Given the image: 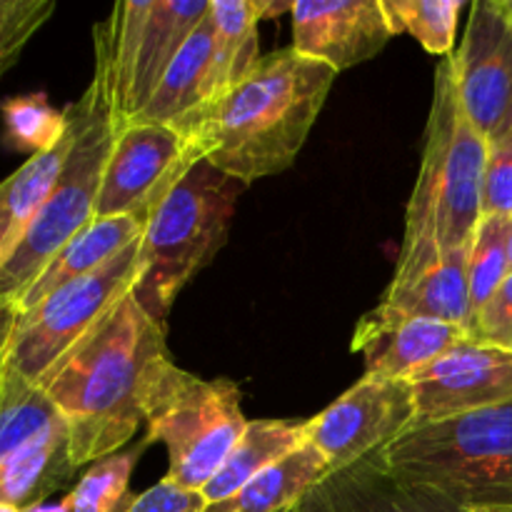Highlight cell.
Instances as JSON below:
<instances>
[{"label":"cell","instance_id":"obj_26","mask_svg":"<svg viewBox=\"0 0 512 512\" xmlns=\"http://www.w3.org/2000/svg\"><path fill=\"white\" fill-rule=\"evenodd\" d=\"M393 35L408 33L428 53L453 55L455 28L463 10L460 0H380Z\"/></svg>","mask_w":512,"mask_h":512},{"label":"cell","instance_id":"obj_9","mask_svg":"<svg viewBox=\"0 0 512 512\" xmlns=\"http://www.w3.org/2000/svg\"><path fill=\"white\" fill-rule=\"evenodd\" d=\"M208 10L210 0H125L115 5L105 28L120 123H133L148 108Z\"/></svg>","mask_w":512,"mask_h":512},{"label":"cell","instance_id":"obj_11","mask_svg":"<svg viewBox=\"0 0 512 512\" xmlns=\"http://www.w3.org/2000/svg\"><path fill=\"white\" fill-rule=\"evenodd\" d=\"M195 160L185 135L173 125H120L105 165L95 218L133 215L145 225Z\"/></svg>","mask_w":512,"mask_h":512},{"label":"cell","instance_id":"obj_19","mask_svg":"<svg viewBox=\"0 0 512 512\" xmlns=\"http://www.w3.org/2000/svg\"><path fill=\"white\" fill-rule=\"evenodd\" d=\"M145 225L133 215H110V218H95L88 228L80 230L43 270L38 278L18 295L13 303V315H23L43 303L48 295L60 290L73 280L85 278L103 268L110 258L140 240Z\"/></svg>","mask_w":512,"mask_h":512},{"label":"cell","instance_id":"obj_16","mask_svg":"<svg viewBox=\"0 0 512 512\" xmlns=\"http://www.w3.org/2000/svg\"><path fill=\"white\" fill-rule=\"evenodd\" d=\"M465 340L470 335L460 325L400 313L378 303L355 325L350 350L363 355L365 375L408 380Z\"/></svg>","mask_w":512,"mask_h":512},{"label":"cell","instance_id":"obj_15","mask_svg":"<svg viewBox=\"0 0 512 512\" xmlns=\"http://www.w3.org/2000/svg\"><path fill=\"white\" fill-rule=\"evenodd\" d=\"M300 512H473L440 490L390 468L383 450L348 468L330 470Z\"/></svg>","mask_w":512,"mask_h":512},{"label":"cell","instance_id":"obj_29","mask_svg":"<svg viewBox=\"0 0 512 512\" xmlns=\"http://www.w3.org/2000/svg\"><path fill=\"white\" fill-rule=\"evenodd\" d=\"M140 450L115 453L110 458L90 465L70 490V510L73 512H125L133 503L130 495V475Z\"/></svg>","mask_w":512,"mask_h":512},{"label":"cell","instance_id":"obj_24","mask_svg":"<svg viewBox=\"0 0 512 512\" xmlns=\"http://www.w3.org/2000/svg\"><path fill=\"white\" fill-rule=\"evenodd\" d=\"M60 420L58 408L40 385L0 370V460L23 450Z\"/></svg>","mask_w":512,"mask_h":512},{"label":"cell","instance_id":"obj_30","mask_svg":"<svg viewBox=\"0 0 512 512\" xmlns=\"http://www.w3.org/2000/svg\"><path fill=\"white\" fill-rule=\"evenodd\" d=\"M53 10V0H0V78Z\"/></svg>","mask_w":512,"mask_h":512},{"label":"cell","instance_id":"obj_5","mask_svg":"<svg viewBox=\"0 0 512 512\" xmlns=\"http://www.w3.org/2000/svg\"><path fill=\"white\" fill-rule=\"evenodd\" d=\"M243 188L208 160H195L148 218L130 295L160 325L180 290L223 248Z\"/></svg>","mask_w":512,"mask_h":512},{"label":"cell","instance_id":"obj_36","mask_svg":"<svg viewBox=\"0 0 512 512\" xmlns=\"http://www.w3.org/2000/svg\"><path fill=\"white\" fill-rule=\"evenodd\" d=\"M0 512H20L18 508H8V505H3V508H0Z\"/></svg>","mask_w":512,"mask_h":512},{"label":"cell","instance_id":"obj_18","mask_svg":"<svg viewBox=\"0 0 512 512\" xmlns=\"http://www.w3.org/2000/svg\"><path fill=\"white\" fill-rule=\"evenodd\" d=\"M230 85L233 78L220 53L218 35L205 15L168 68L148 108L133 123H160L180 130L210 103H215Z\"/></svg>","mask_w":512,"mask_h":512},{"label":"cell","instance_id":"obj_31","mask_svg":"<svg viewBox=\"0 0 512 512\" xmlns=\"http://www.w3.org/2000/svg\"><path fill=\"white\" fill-rule=\"evenodd\" d=\"M483 215L512 218V135L490 143L483 180Z\"/></svg>","mask_w":512,"mask_h":512},{"label":"cell","instance_id":"obj_10","mask_svg":"<svg viewBox=\"0 0 512 512\" xmlns=\"http://www.w3.org/2000/svg\"><path fill=\"white\" fill-rule=\"evenodd\" d=\"M418 423L410 380L363 375L323 413L305 423V443L320 450L330 470L370 458Z\"/></svg>","mask_w":512,"mask_h":512},{"label":"cell","instance_id":"obj_34","mask_svg":"<svg viewBox=\"0 0 512 512\" xmlns=\"http://www.w3.org/2000/svg\"><path fill=\"white\" fill-rule=\"evenodd\" d=\"M20 512H73V510H70V498L65 495L63 500H53V503L45 500V503H35L30 505V508H23Z\"/></svg>","mask_w":512,"mask_h":512},{"label":"cell","instance_id":"obj_25","mask_svg":"<svg viewBox=\"0 0 512 512\" xmlns=\"http://www.w3.org/2000/svg\"><path fill=\"white\" fill-rule=\"evenodd\" d=\"M510 240L512 218H503V215L480 218L468 260L470 323L510 275Z\"/></svg>","mask_w":512,"mask_h":512},{"label":"cell","instance_id":"obj_4","mask_svg":"<svg viewBox=\"0 0 512 512\" xmlns=\"http://www.w3.org/2000/svg\"><path fill=\"white\" fill-rule=\"evenodd\" d=\"M488 153L490 140L465 113L455 55H448L435 70L423 165L405 213V233H435L445 250L470 248L483 218Z\"/></svg>","mask_w":512,"mask_h":512},{"label":"cell","instance_id":"obj_32","mask_svg":"<svg viewBox=\"0 0 512 512\" xmlns=\"http://www.w3.org/2000/svg\"><path fill=\"white\" fill-rule=\"evenodd\" d=\"M470 340L512 350V273L470 323Z\"/></svg>","mask_w":512,"mask_h":512},{"label":"cell","instance_id":"obj_3","mask_svg":"<svg viewBox=\"0 0 512 512\" xmlns=\"http://www.w3.org/2000/svg\"><path fill=\"white\" fill-rule=\"evenodd\" d=\"M93 80L75 103L68 105L73 120V145L63 170L25 233L23 243L0 265V308H13L18 295L33 283L40 270L95 220L105 165L120 130L115 108L113 68H110L108 28L95 25Z\"/></svg>","mask_w":512,"mask_h":512},{"label":"cell","instance_id":"obj_35","mask_svg":"<svg viewBox=\"0 0 512 512\" xmlns=\"http://www.w3.org/2000/svg\"><path fill=\"white\" fill-rule=\"evenodd\" d=\"M13 310L8 308H0V360H3V353H5V343H8V335H10V328H13Z\"/></svg>","mask_w":512,"mask_h":512},{"label":"cell","instance_id":"obj_8","mask_svg":"<svg viewBox=\"0 0 512 512\" xmlns=\"http://www.w3.org/2000/svg\"><path fill=\"white\" fill-rule=\"evenodd\" d=\"M140 240L120 250L103 268L73 280L23 315H15L0 370L43 385L55 365L133 290Z\"/></svg>","mask_w":512,"mask_h":512},{"label":"cell","instance_id":"obj_39","mask_svg":"<svg viewBox=\"0 0 512 512\" xmlns=\"http://www.w3.org/2000/svg\"><path fill=\"white\" fill-rule=\"evenodd\" d=\"M508 5H510V10H512V0H508Z\"/></svg>","mask_w":512,"mask_h":512},{"label":"cell","instance_id":"obj_1","mask_svg":"<svg viewBox=\"0 0 512 512\" xmlns=\"http://www.w3.org/2000/svg\"><path fill=\"white\" fill-rule=\"evenodd\" d=\"M170 360L165 330L125 295L43 380L68 428L75 468L120 453L145 423L155 375Z\"/></svg>","mask_w":512,"mask_h":512},{"label":"cell","instance_id":"obj_7","mask_svg":"<svg viewBox=\"0 0 512 512\" xmlns=\"http://www.w3.org/2000/svg\"><path fill=\"white\" fill-rule=\"evenodd\" d=\"M248 423L230 380H203L168 360L150 385L145 443L158 440L168 448L165 478L185 490L200 493L215 478Z\"/></svg>","mask_w":512,"mask_h":512},{"label":"cell","instance_id":"obj_22","mask_svg":"<svg viewBox=\"0 0 512 512\" xmlns=\"http://www.w3.org/2000/svg\"><path fill=\"white\" fill-rule=\"evenodd\" d=\"M328 473V460L305 443L288 458L255 475L228 500L208 505L205 512H283L298 505Z\"/></svg>","mask_w":512,"mask_h":512},{"label":"cell","instance_id":"obj_14","mask_svg":"<svg viewBox=\"0 0 512 512\" xmlns=\"http://www.w3.org/2000/svg\"><path fill=\"white\" fill-rule=\"evenodd\" d=\"M468 260L470 248L445 250L433 233H405L380 305L470 330Z\"/></svg>","mask_w":512,"mask_h":512},{"label":"cell","instance_id":"obj_38","mask_svg":"<svg viewBox=\"0 0 512 512\" xmlns=\"http://www.w3.org/2000/svg\"><path fill=\"white\" fill-rule=\"evenodd\" d=\"M510 273H512V240H510Z\"/></svg>","mask_w":512,"mask_h":512},{"label":"cell","instance_id":"obj_28","mask_svg":"<svg viewBox=\"0 0 512 512\" xmlns=\"http://www.w3.org/2000/svg\"><path fill=\"white\" fill-rule=\"evenodd\" d=\"M208 18L218 35L220 53H223L233 85L258 63V20L260 3L255 0H210Z\"/></svg>","mask_w":512,"mask_h":512},{"label":"cell","instance_id":"obj_37","mask_svg":"<svg viewBox=\"0 0 512 512\" xmlns=\"http://www.w3.org/2000/svg\"><path fill=\"white\" fill-rule=\"evenodd\" d=\"M283 512H300V503H298V505H293V508H288V510H283Z\"/></svg>","mask_w":512,"mask_h":512},{"label":"cell","instance_id":"obj_20","mask_svg":"<svg viewBox=\"0 0 512 512\" xmlns=\"http://www.w3.org/2000/svg\"><path fill=\"white\" fill-rule=\"evenodd\" d=\"M68 110V108H65ZM73 145V120L53 148L35 153L15 173L0 180V265L23 243L25 233L48 200Z\"/></svg>","mask_w":512,"mask_h":512},{"label":"cell","instance_id":"obj_13","mask_svg":"<svg viewBox=\"0 0 512 512\" xmlns=\"http://www.w3.org/2000/svg\"><path fill=\"white\" fill-rule=\"evenodd\" d=\"M418 420H445L512 400V350L495 345H455L410 375Z\"/></svg>","mask_w":512,"mask_h":512},{"label":"cell","instance_id":"obj_21","mask_svg":"<svg viewBox=\"0 0 512 512\" xmlns=\"http://www.w3.org/2000/svg\"><path fill=\"white\" fill-rule=\"evenodd\" d=\"M78 468L70 463L65 420L45 430L38 440L10 458L0 460V508H30L45 503L53 493L75 478Z\"/></svg>","mask_w":512,"mask_h":512},{"label":"cell","instance_id":"obj_6","mask_svg":"<svg viewBox=\"0 0 512 512\" xmlns=\"http://www.w3.org/2000/svg\"><path fill=\"white\" fill-rule=\"evenodd\" d=\"M383 458L463 508L512 512V400L455 418L418 420Z\"/></svg>","mask_w":512,"mask_h":512},{"label":"cell","instance_id":"obj_27","mask_svg":"<svg viewBox=\"0 0 512 512\" xmlns=\"http://www.w3.org/2000/svg\"><path fill=\"white\" fill-rule=\"evenodd\" d=\"M5 143L20 153H43L68 130V110H55L45 93L13 95L0 103Z\"/></svg>","mask_w":512,"mask_h":512},{"label":"cell","instance_id":"obj_2","mask_svg":"<svg viewBox=\"0 0 512 512\" xmlns=\"http://www.w3.org/2000/svg\"><path fill=\"white\" fill-rule=\"evenodd\" d=\"M335 75L330 65L300 55L293 45L260 55L180 133L195 158L243 185L283 173L303 150Z\"/></svg>","mask_w":512,"mask_h":512},{"label":"cell","instance_id":"obj_17","mask_svg":"<svg viewBox=\"0 0 512 512\" xmlns=\"http://www.w3.org/2000/svg\"><path fill=\"white\" fill-rule=\"evenodd\" d=\"M293 48L335 73L365 63L393 38L380 0L293 3Z\"/></svg>","mask_w":512,"mask_h":512},{"label":"cell","instance_id":"obj_33","mask_svg":"<svg viewBox=\"0 0 512 512\" xmlns=\"http://www.w3.org/2000/svg\"><path fill=\"white\" fill-rule=\"evenodd\" d=\"M203 495L195 490H185L173 480L163 478L158 485L148 488L145 493L135 495L133 503L125 512H205Z\"/></svg>","mask_w":512,"mask_h":512},{"label":"cell","instance_id":"obj_23","mask_svg":"<svg viewBox=\"0 0 512 512\" xmlns=\"http://www.w3.org/2000/svg\"><path fill=\"white\" fill-rule=\"evenodd\" d=\"M305 445V423H285V420H250L248 430L223 468L215 473V478L200 490L205 505H215L220 500H228L230 495L238 493L243 485L258 473H263L270 465L280 463Z\"/></svg>","mask_w":512,"mask_h":512},{"label":"cell","instance_id":"obj_12","mask_svg":"<svg viewBox=\"0 0 512 512\" xmlns=\"http://www.w3.org/2000/svg\"><path fill=\"white\" fill-rule=\"evenodd\" d=\"M455 55V80L475 128L493 143L512 128V10L508 0H480Z\"/></svg>","mask_w":512,"mask_h":512},{"label":"cell","instance_id":"obj_40","mask_svg":"<svg viewBox=\"0 0 512 512\" xmlns=\"http://www.w3.org/2000/svg\"><path fill=\"white\" fill-rule=\"evenodd\" d=\"M508 135H512V128H510V133H508Z\"/></svg>","mask_w":512,"mask_h":512}]
</instances>
